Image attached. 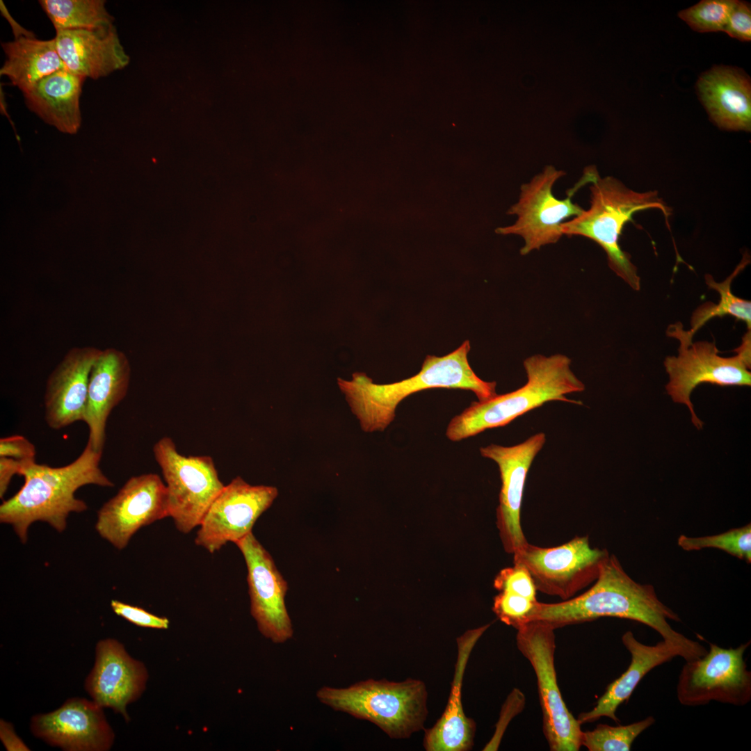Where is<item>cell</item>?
Returning <instances> with one entry per match:
<instances>
[{
  "instance_id": "5bb4252c",
  "label": "cell",
  "mask_w": 751,
  "mask_h": 751,
  "mask_svg": "<svg viewBox=\"0 0 751 751\" xmlns=\"http://www.w3.org/2000/svg\"><path fill=\"white\" fill-rule=\"evenodd\" d=\"M278 495L277 487L252 485L236 476L225 485L203 517L195 538L197 546L213 554L252 532L257 519Z\"/></svg>"
},
{
  "instance_id": "e0dca14e",
  "label": "cell",
  "mask_w": 751,
  "mask_h": 751,
  "mask_svg": "<svg viewBox=\"0 0 751 751\" xmlns=\"http://www.w3.org/2000/svg\"><path fill=\"white\" fill-rule=\"evenodd\" d=\"M103 707L83 697L67 699L58 709L31 719V733L66 751H107L115 734Z\"/></svg>"
},
{
  "instance_id": "e575fe53",
  "label": "cell",
  "mask_w": 751,
  "mask_h": 751,
  "mask_svg": "<svg viewBox=\"0 0 751 751\" xmlns=\"http://www.w3.org/2000/svg\"><path fill=\"white\" fill-rule=\"evenodd\" d=\"M525 705L524 694L517 688H514L501 710V716L496 730L492 739L485 746L483 750H496L499 748L503 734L510 720L520 713Z\"/></svg>"
},
{
  "instance_id": "ac0fdd59",
  "label": "cell",
  "mask_w": 751,
  "mask_h": 751,
  "mask_svg": "<svg viewBox=\"0 0 751 751\" xmlns=\"http://www.w3.org/2000/svg\"><path fill=\"white\" fill-rule=\"evenodd\" d=\"M147 679L143 663L132 658L118 640L105 638L96 645L94 666L84 686L94 702L111 708L128 722L127 706L141 696Z\"/></svg>"
},
{
  "instance_id": "52a82bcc",
  "label": "cell",
  "mask_w": 751,
  "mask_h": 751,
  "mask_svg": "<svg viewBox=\"0 0 751 751\" xmlns=\"http://www.w3.org/2000/svg\"><path fill=\"white\" fill-rule=\"evenodd\" d=\"M667 334L679 341L677 356H668L664 360L669 381L665 386L668 394L677 403L685 405L693 424L702 429L703 421L696 415L691 395L702 383L720 386H750L751 334L743 336L741 346L734 350L736 355L724 357L718 355L713 342H693V335L684 330L681 323L670 325Z\"/></svg>"
},
{
  "instance_id": "484cf974",
  "label": "cell",
  "mask_w": 751,
  "mask_h": 751,
  "mask_svg": "<svg viewBox=\"0 0 751 751\" xmlns=\"http://www.w3.org/2000/svg\"><path fill=\"white\" fill-rule=\"evenodd\" d=\"M6 59L0 75L7 76L23 93L50 74L65 68L55 39L22 37L1 44Z\"/></svg>"
},
{
  "instance_id": "ab89813d",
  "label": "cell",
  "mask_w": 751,
  "mask_h": 751,
  "mask_svg": "<svg viewBox=\"0 0 751 751\" xmlns=\"http://www.w3.org/2000/svg\"><path fill=\"white\" fill-rule=\"evenodd\" d=\"M0 10H1V12L2 15L5 17V18L7 19V21L10 24V26L12 28V30H13V34H14V36H15V39H17V38H22V37H26V38H34L35 37V35L33 34V33L24 29L22 26H20L12 17V16L10 15L8 10H7L6 7L5 6V5L3 4L2 1H0Z\"/></svg>"
},
{
  "instance_id": "2e32d148",
  "label": "cell",
  "mask_w": 751,
  "mask_h": 751,
  "mask_svg": "<svg viewBox=\"0 0 751 751\" xmlns=\"http://www.w3.org/2000/svg\"><path fill=\"white\" fill-rule=\"evenodd\" d=\"M545 442V434L538 433L512 446L492 444L480 449L483 457L499 467L501 487L496 524L505 550L512 555L528 542L521 526L523 493L530 467Z\"/></svg>"
},
{
  "instance_id": "d6986e66",
  "label": "cell",
  "mask_w": 751,
  "mask_h": 751,
  "mask_svg": "<svg viewBox=\"0 0 751 751\" xmlns=\"http://www.w3.org/2000/svg\"><path fill=\"white\" fill-rule=\"evenodd\" d=\"M102 350L93 346L70 349L47 378L45 419L53 430L83 421L91 370Z\"/></svg>"
},
{
  "instance_id": "7c38bea8",
  "label": "cell",
  "mask_w": 751,
  "mask_h": 751,
  "mask_svg": "<svg viewBox=\"0 0 751 751\" xmlns=\"http://www.w3.org/2000/svg\"><path fill=\"white\" fill-rule=\"evenodd\" d=\"M750 640L733 648L709 643V650L686 661L676 687L681 705L697 706L716 701L737 706L751 700V672L744 660Z\"/></svg>"
},
{
  "instance_id": "cb8c5ba5",
  "label": "cell",
  "mask_w": 751,
  "mask_h": 751,
  "mask_svg": "<svg viewBox=\"0 0 751 751\" xmlns=\"http://www.w3.org/2000/svg\"><path fill=\"white\" fill-rule=\"evenodd\" d=\"M697 88L711 119L720 128L750 131V81L742 72L714 67L700 77Z\"/></svg>"
},
{
  "instance_id": "4fadbf2b",
  "label": "cell",
  "mask_w": 751,
  "mask_h": 751,
  "mask_svg": "<svg viewBox=\"0 0 751 751\" xmlns=\"http://www.w3.org/2000/svg\"><path fill=\"white\" fill-rule=\"evenodd\" d=\"M169 517L168 491L159 475L129 478L118 493L98 510L95 530L121 550L142 527Z\"/></svg>"
},
{
  "instance_id": "8fae6325",
  "label": "cell",
  "mask_w": 751,
  "mask_h": 751,
  "mask_svg": "<svg viewBox=\"0 0 751 751\" xmlns=\"http://www.w3.org/2000/svg\"><path fill=\"white\" fill-rule=\"evenodd\" d=\"M609 556L605 549L592 547L588 536H576L554 547L527 542L513 555V563L528 570L537 590L564 601L595 582Z\"/></svg>"
},
{
  "instance_id": "f35d334b",
  "label": "cell",
  "mask_w": 751,
  "mask_h": 751,
  "mask_svg": "<svg viewBox=\"0 0 751 751\" xmlns=\"http://www.w3.org/2000/svg\"><path fill=\"white\" fill-rule=\"evenodd\" d=\"M0 738L8 751H28L30 749L15 734L12 724L1 720Z\"/></svg>"
},
{
  "instance_id": "d590c367",
  "label": "cell",
  "mask_w": 751,
  "mask_h": 751,
  "mask_svg": "<svg viewBox=\"0 0 751 751\" xmlns=\"http://www.w3.org/2000/svg\"><path fill=\"white\" fill-rule=\"evenodd\" d=\"M723 31L741 41L751 40V9L748 3L734 1Z\"/></svg>"
},
{
  "instance_id": "7a4b0ae2",
  "label": "cell",
  "mask_w": 751,
  "mask_h": 751,
  "mask_svg": "<svg viewBox=\"0 0 751 751\" xmlns=\"http://www.w3.org/2000/svg\"><path fill=\"white\" fill-rule=\"evenodd\" d=\"M102 455L87 442L81 453L67 465L55 467L35 461L28 464L20 474L23 485L0 506L1 523L11 526L22 543L26 542L29 528L35 522L64 531L70 513L88 509L87 503L75 496L80 487L114 486L100 468Z\"/></svg>"
},
{
  "instance_id": "83f0119b",
  "label": "cell",
  "mask_w": 751,
  "mask_h": 751,
  "mask_svg": "<svg viewBox=\"0 0 751 751\" xmlns=\"http://www.w3.org/2000/svg\"><path fill=\"white\" fill-rule=\"evenodd\" d=\"M749 263L750 257L747 253H745L742 260L735 270L722 282H716L709 274L705 275L706 284L709 288L718 291L720 298L718 304L707 302L695 310L691 321V329L688 330L691 334L694 335L700 328L711 318L722 317L725 315H730L736 319L744 321L747 325L748 330H750L751 302L736 296L732 293L731 289L733 280Z\"/></svg>"
},
{
  "instance_id": "d6a6232c",
  "label": "cell",
  "mask_w": 751,
  "mask_h": 751,
  "mask_svg": "<svg viewBox=\"0 0 751 751\" xmlns=\"http://www.w3.org/2000/svg\"><path fill=\"white\" fill-rule=\"evenodd\" d=\"M494 588L512 592L536 601V588L528 570L521 564L500 571L494 579Z\"/></svg>"
},
{
  "instance_id": "9c48e42d",
  "label": "cell",
  "mask_w": 751,
  "mask_h": 751,
  "mask_svg": "<svg viewBox=\"0 0 751 751\" xmlns=\"http://www.w3.org/2000/svg\"><path fill=\"white\" fill-rule=\"evenodd\" d=\"M593 171V166L588 167L579 185L570 191L565 199L560 200L554 196L552 190L565 172L554 165H546L521 186L518 201L508 211L517 216L515 223L499 229L498 232L520 236L524 241L520 249L522 255L557 243L563 236L561 225L565 220L583 212V209L573 202L572 197L584 183L590 182Z\"/></svg>"
},
{
  "instance_id": "277c9868",
  "label": "cell",
  "mask_w": 751,
  "mask_h": 751,
  "mask_svg": "<svg viewBox=\"0 0 751 751\" xmlns=\"http://www.w3.org/2000/svg\"><path fill=\"white\" fill-rule=\"evenodd\" d=\"M523 364L526 383L513 391L472 402L449 422L446 430L449 440L458 442L487 429L506 426L549 401L583 405L581 401L566 396L585 390V385L571 369V360L567 356L534 355Z\"/></svg>"
},
{
  "instance_id": "d4e9b609",
  "label": "cell",
  "mask_w": 751,
  "mask_h": 751,
  "mask_svg": "<svg viewBox=\"0 0 751 751\" xmlns=\"http://www.w3.org/2000/svg\"><path fill=\"white\" fill-rule=\"evenodd\" d=\"M85 79L66 68L61 69L23 93L25 103L60 131L76 134L81 124L80 97Z\"/></svg>"
},
{
  "instance_id": "ffe728a7",
  "label": "cell",
  "mask_w": 751,
  "mask_h": 751,
  "mask_svg": "<svg viewBox=\"0 0 751 751\" xmlns=\"http://www.w3.org/2000/svg\"><path fill=\"white\" fill-rule=\"evenodd\" d=\"M130 378L126 355L114 348L102 350L90 372L83 421L89 430L87 442L96 451L103 453L108 418L125 398Z\"/></svg>"
},
{
  "instance_id": "30bf717a",
  "label": "cell",
  "mask_w": 751,
  "mask_h": 751,
  "mask_svg": "<svg viewBox=\"0 0 751 751\" xmlns=\"http://www.w3.org/2000/svg\"><path fill=\"white\" fill-rule=\"evenodd\" d=\"M153 454L165 483L169 517L179 532L188 533L199 526L225 485L210 456L180 454L170 437L159 439Z\"/></svg>"
},
{
  "instance_id": "603a6c76",
  "label": "cell",
  "mask_w": 751,
  "mask_h": 751,
  "mask_svg": "<svg viewBox=\"0 0 751 751\" xmlns=\"http://www.w3.org/2000/svg\"><path fill=\"white\" fill-rule=\"evenodd\" d=\"M622 642L630 654V663L627 669L607 686L595 706L590 711L578 716L576 719L581 725L593 722L601 717L618 722L616 716L618 706L629 700L643 678L656 667L675 657L683 658L681 649L672 643L662 640L654 645H645L638 641L631 631L622 635Z\"/></svg>"
},
{
  "instance_id": "f1b7e54d",
  "label": "cell",
  "mask_w": 751,
  "mask_h": 751,
  "mask_svg": "<svg viewBox=\"0 0 751 751\" xmlns=\"http://www.w3.org/2000/svg\"><path fill=\"white\" fill-rule=\"evenodd\" d=\"M655 722L653 716L627 725H598L582 732L581 746L589 751H629L634 740Z\"/></svg>"
},
{
  "instance_id": "4dcf8cb0",
  "label": "cell",
  "mask_w": 751,
  "mask_h": 751,
  "mask_svg": "<svg viewBox=\"0 0 751 751\" xmlns=\"http://www.w3.org/2000/svg\"><path fill=\"white\" fill-rule=\"evenodd\" d=\"M734 3V0H703L678 15L696 31H723Z\"/></svg>"
},
{
  "instance_id": "6da1fadb",
  "label": "cell",
  "mask_w": 751,
  "mask_h": 751,
  "mask_svg": "<svg viewBox=\"0 0 751 751\" xmlns=\"http://www.w3.org/2000/svg\"><path fill=\"white\" fill-rule=\"evenodd\" d=\"M604 617L633 620L649 627L663 640L679 647L686 661L707 652L698 641L672 628L669 620L680 622L679 615L659 599L653 586L631 579L613 554L606 559L587 591L562 602L537 601L525 622L540 621L556 629Z\"/></svg>"
},
{
  "instance_id": "ba28073f",
  "label": "cell",
  "mask_w": 751,
  "mask_h": 751,
  "mask_svg": "<svg viewBox=\"0 0 751 751\" xmlns=\"http://www.w3.org/2000/svg\"><path fill=\"white\" fill-rule=\"evenodd\" d=\"M516 629L517 648L530 662L536 675L543 733L550 750H579L581 725L566 706L558 685L554 663L555 629L540 621L524 622Z\"/></svg>"
},
{
  "instance_id": "f546056e",
  "label": "cell",
  "mask_w": 751,
  "mask_h": 751,
  "mask_svg": "<svg viewBox=\"0 0 751 751\" xmlns=\"http://www.w3.org/2000/svg\"><path fill=\"white\" fill-rule=\"evenodd\" d=\"M678 545L685 551H697L706 548L720 549L748 563H751V524L730 529L720 534L702 537L681 535Z\"/></svg>"
},
{
  "instance_id": "74e56055",
  "label": "cell",
  "mask_w": 751,
  "mask_h": 751,
  "mask_svg": "<svg viewBox=\"0 0 751 751\" xmlns=\"http://www.w3.org/2000/svg\"><path fill=\"white\" fill-rule=\"evenodd\" d=\"M35 460H18L10 458L0 457V497L3 498L13 477L20 475L22 469Z\"/></svg>"
},
{
  "instance_id": "44dd1931",
  "label": "cell",
  "mask_w": 751,
  "mask_h": 751,
  "mask_svg": "<svg viewBox=\"0 0 751 751\" xmlns=\"http://www.w3.org/2000/svg\"><path fill=\"white\" fill-rule=\"evenodd\" d=\"M56 32L54 39L60 58L65 68L76 75L98 79L129 63V58L114 25Z\"/></svg>"
},
{
  "instance_id": "3957f363",
  "label": "cell",
  "mask_w": 751,
  "mask_h": 751,
  "mask_svg": "<svg viewBox=\"0 0 751 751\" xmlns=\"http://www.w3.org/2000/svg\"><path fill=\"white\" fill-rule=\"evenodd\" d=\"M469 341L453 352L437 357L427 355L416 375L389 384H376L364 373L355 372L350 381L337 379L352 413L366 433L385 430L394 421L398 405L410 395L429 389L469 390L478 401L497 395L496 382L480 378L468 361Z\"/></svg>"
},
{
  "instance_id": "7402d4cb",
  "label": "cell",
  "mask_w": 751,
  "mask_h": 751,
  "mask_svg": "<svg viewBox=\"0 0 751 751\" xmlns=\"http://www.w3.org/2000/svg\"><path fill=\"white\" fill-rule=\"evenodd\" d=\"M490 624L468 630L457 638L458 656L447 705L436 723L425 732L423 745L427 751H467L472 748L474 720L468 718L462 703L465 668L476 643Z\"/></svg>"
},
{
  "instance_id": "836d02e7",
  "label": "cell",
  "mask_w": 751,
  "mask_h": 751,
  "mask_svg": "<svg viewBox=\"0 0 751 751\" xmlns=\"http://www.w3.org/2000/svg\"><path fill=\"white\" fill-rule=\"evenodd\" d=\"M111 607L116 615L136 626L157 629L169 627L170 622L167 617L157 616L140 607L115 599L111 600Z\"/></svg>"
},
{
  "instance_id": "8992f818",
  "label": "cell",
  "mask_w": 751,
  "mask_h": 751,
  "mask_svg": "<svg viewBox=\"0 0 751 751\" xmlns=\"http://www.w3.org/2000/svg\"><path fill=\"white\" fill-rule=\"evenodd\" d=\"M316 697L334 710L370 721L391 738H407L421 730L428 716L423 681L368 679L348 687H321Z\"/></svg>"
},
{
  "instance_id": "4316f807",
  "label": "cell",
  "mask_w": 751,
  "mask_h": 751,
  "mask_svg": "<svg viewBox=\"0 0 751 751\" xmlns=\"http://www.w3.org/2000/svg\"><path fill=\"white\" fill-rule=\"evenodd\" d=\"M39 3L56 31L95 29L113 26L104 0H40Z\"/></svg>"
},
{
  "instance_id": "1f68e13d",
  "label": "cell",
  "mask_w": 751,
  "mask_h": 751,
  "mask_svg": "<svg viewBox=\"0 0 751 751\" xmlns=\"http://www.w3.org/2000/svg\"><path fill=\"white\" fill-rule=\"evenodd\" d=\"M536 601L512 592L500 591L494 599L493 611L501 621L516 629L525 622Z\"/></svg>"
},
{
  "instance_id": "5b68a950",
  "label": "cell",
  "mask_w": 751,
  "mask_h": 751,
  "mask_svg": "<svg viewBox=\"0 0 751 751\" xmlns=\"http://www.w3.org/2000/svg\"><path fill=\"white\" fill-rule=\"evenodd\" d=\"M590 207L562 225L563 235L581 236L592 240L605 251L610 268L630 287L640 288V278L631 256L622 250L620 237L624 225L635 213L656 209L666 218L670 209L655 191L637 192L616 178L600 177L596 170L590 181Z\"/></svg>"
},
{
  "instance_id": "8d00e7d4",
  "label": "cell",
  "mask_w": 751,
  "mask_h": 751,
  "mask_svg": "<svg viewBox=\"0 0 751 751\" xmlns=\"http://www.w3.org/2000/svg\"><path fill=\"white\" fill-rule=\"evenodd\" d=\"M35 445L26 437L13 435L0 439V457L10 458L18 460H35Z\"/></svg>"
},
{
  "instance_id": "9a60e30c",
  "label": "cell",
  "mask_w": 751,
  "mask_h": 751,
  "mask_svg": "<svg viewBox=\"0 0 751 751\" xmlns=\"http://www.w3.org/2000/svg\"><path fill=\"white\" fill-rule=\"evenodd\" d=\"M234 544L247 566L250 613L259 632L274 643L286 642L293 633L285 605L286 581L252 532Z\"/></svg>"
}]
</instances>
